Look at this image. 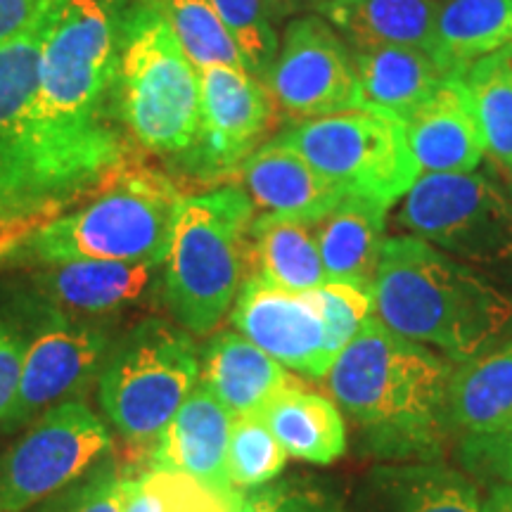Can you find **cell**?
I'll return each mask as SVG.
<instances>
[{"instance_id":"obj_6","label":"cell","mask_w":512,"mask_h":512,"mask_svg":"<svg viewBox=\"0 0 512 512\" xmlns=\"http://www.w3.org/2000/svg\"><path fill=\"white\" fill-rule=\"evenodd\" d=\"M183 195L159 171L126 169L81 209L53 216L22 242L38 264H164Z\"/></svg>"},{"instance_id":"obj_43","label":"cell","mask_w":512,"mask_h":512,"mask_svg":"<svg viewBox=\"0 0 512 512\" xmlns=\"http://www.w3.org/2000/svg\"><path fill=\"white\" fill-rule=\"evenodd\" d=\"M510 181H512V174H510Z\"/></svg>"},{"instance_id":"obj_30","label":"cell","mask_w":512,"mask_h":512,"mask_svg":"<svg viewBox=\"0 0 512 512\" xmlns=\"http://www.w3.org/2000/svg\"><path fill=\"white\" fill-rule=\"evenodd\" d=\"M245 494L223 491L181 472L147 467L126 486L124 512H238Z\"/></svg>"},{"instance_id":"obj_11","label":"cell","mask_w":512,"mask_h":512,"mask_svg":"<svg viewBox=\"0 0 512 512\" xmlns=\"http://www.w3.org/2000/svg\"><path fill=\"white\" fill-rule=\"evenodd\" d=\"M114 342L110 320L69 316L36 299L15 411L5 432L29 425L64 401L81 399Z\"/></svg>"},{"instance_id":"obj_2","label":"cell","mask_w":512,"mask_h":512,"mask_svg":"<svg viewBox=\"0 0 512 512\" xmlns=\"http://www.w3.org/2000/svg\"><path fill=\"white\" fill-rule=\"evenodd\" d=\"M453 363L370 316L339 351L323 382L363 446L384 460H437L453 437L448 382Z\"/></svg>"},{"instance_id":"obj_25","label":"cell","mask_w":512,"mask_h":512,"mask_svg":"<svg viewBox=\"0 0 512 512\" xmlns=\"http://www.w3.org/2000/svg\"><path fill=\"white\" fill-rule=\"evenodd\" d=\"M247 275L280 290L311 292L328 283L316 240V223L283 214H264L249 228Z\"/></svg>"},{"instance_id":"obj_9","label":"cell","mask_w":512,"mask_h":512,"mask_svg":"<svg viewBox=\"0 0 512 512\" xmlns=\"http://www.w3.org/2000/svg\"><path fill=\"white\" fill-rule=\"evenodd\" d=\"M275 140L297 150L337 188L387 207L401 200L420 176L403 121L366 107L294 121Z\"/></svg>"},{"instance_id":"obj_38","label":"cell","mask_w":512,"mask_h":512,"mask_svg":"<svg viewBox=\"0 0 512 512\" xmlns=\"http://www.w3.org/2000/svg\"><path fill=\"white\" fill-rule=\"evenodd\" d=\"M27 339V325L0 318V430L8 427L10 415L15 411Z\"/></svg>"},{"instance_id":"obj_21","label":"cell","mask_w":512,"mask_h":512,"mask_svg":"<svg viewBox=\"0 0 512 512\" xmlns=\"http://www.w3.org/2000/svg\"><path fill=\"white\" fill-rule=\"evenodd\" d=\"M361 107L406 121L446 79H458L441 67L430 50L408 46L351 48Z\"/></svg>"},{"instance_id":"obj_16","label":"cell","mask_w":512,"mask_h":512,"mask_svg":"<svg viewBox=\"0 0 512 512\" xmlns=\"http://www.w3.org/2000/svg\"><path fill=\"white\" fill-rule=\"evenodd\" d=\"M31 275L36 299L69 316L110 320L162 299L164 264L126 261H60Z\"/></svg>"},{"instance_id":"obj_31","label":"cell","mask_w":512,"mask_h":512,"mask_svg":"<svg viewBox=\"0 0 512 512\" xmlns=\"http://www.w3.org/2000/svg\"><path fill=\"white\" fill-rule=\"evenodd\" d=\"M197 72L209 67L247 69L211 0H155Z\"/></svg>"},{"instance_id":"obj_24","label":"cell","mask_w":512,"mask_h":512,"mask_svg":"<svg viewBox=\"0 0 512 512\" xmlns=\"http://www.w3.org/2000/svg\"><path fill=\"white\" fill-rule=\"evenodd\" d=\"M453 437H482L512 427V342L453 368L448 382Z\"/></svg>"},{"instance_id":"obj_27","label":"cell","mask_w":512,"mask_h":512,"mask_svg":"<svg viewBox=\"0 0 512 512\" xmlns=\"http://www.w3.org/2000/svg\"><path fill=\"white\" fill-rule=\"evenodd\" d=\"M287 456L311 465H332L347 453V422L328 396L302 382L275 396L261 413Z\"/></svg>"},{"instance_id":"obj_4","label":"cell","mask_w":512,"mask_h":512,"mask_svg":"<svg viewBox=\"0 0 512 512\" xmlns=\"http://www.w3.org/2000/svg\"><path fill=\"white\" fill-rule=\"evenodd\" d=\"M254 204L226 185L183 197L162 271V302L190 335L207 337L233 309L247 278Z\"/></svg>"},{"instance_id":"obj_13","label":"cell","mask_w":512,"mask_h":512,"mask_svg":"<svg viewBox=\"0 0 512 512\" xmlns=\"http://www.w3.org/2000/svg\"><path fill=\"white\" fill-rule=\"evenodd\" d=\"M60 5L22 36L0 46V233L34 230L46 223L36 200L31 102L43 41Z\"/></svg>"},{"instance_id":"obj_34","label":"cell","mask_w":512,"mask_h":512,"mask_svg":"<svg viewBox=\"0 0 512 512\" xmlns=\"http://www.w3.org/2000/svg\"><path fill=\"white\" fill-rule=\"evenodd\" d=\"M128 479L131 475L121 470L110 453L74 484L64 486L27 512H124Z\"/></svg>"},{"instance_id":"obj_36","label":"cell","mask_w":512,"mask_h":512,"mask_svg":"<svg viewBox=\"0 0 512 512\" xmlns=\"http://www.w3.org/2000/svg\"><path fill=\"white\" fill-rule=\"evenodd\" d=\"M238 512H344V503L320 479L287 477L247 491Z\"/></svg>"},{"instance_id":"obj_22","label":"cell","mask_w":512,"mask_h":512,"mask_svg":"<svg viewBox=\"0 0 512 512\" xmlns=\"http://www.w3.org/2000/svg\"><path fill=\"white\" fill-rule=\"evenodd\" d=\"M389 207L361 195H344L316 221V240L328 280L373 290Z\"/></svg>"},{"instance_id":"obj_20","label":"cell","mask_w":512,"mask_h":512,"mask_svg":"<svg viewBox=\"0 0 512 512\" xmlns=\"http://www.w3.org/2000/svg\"><path fill=\"white\" fill-rule=\"evenodd\" d=\"M200 356V382L233 418L261 415L275 396L299 382L273 356L233 330L211 335Z\"/></svg>"},{"instance_id":"obj_19","label":"cell","mask_w":512,"mask_h":512,"mask_svg":"<svg viewBox=\"0 0 512 512\" xmlns=\"http://www.w3.org/2000/svg\"><path fill=\"white\" fill-rule=\"evenodd\" d=\"M240 181L254 207L316 223L347 192L320 176L290 145L271 140L242 164Z\"/></svg>"},{"instance_id":"obj_32","label":"cell","mask_w":512,"mask_h":512,"mask_svg":"<svg viewBox=\"0 0 512 512\" xmlns=\"http://www.w3.org/2000/svg\"><path fill=\"white\" fill-rule=\"evenodd\" d=\"M287 465L285 448L261 415L233 418L228 441V477L238 491H254L275 482Z\"/></svg>"},{"instance_id":"obj_1","label":"cell","mask_w":512,"mask_h":512,"mask_svg":"<svg viewBox=\"0 0 512 512\" xmlns=\"http://www.w3.org/2000/svg\"><path fill=\"white\" fill-rule=\"evenodd\" d=\"M121 15L119 0H62L43 41L31 155L46 219L128 166L126 143L112 124Z\"/></svg>"},{"instance_id":"obj_3","label":"cell","mask_w":512,"mask_h":512,"mask_svg":"<svg viewBox=\"0 0 512 512\" xmlns=\"http://www.w3.org/2000/svg\"><path fill=\"white\" fill-rule=\"evenodd\" d=\"M375 318L396 335L470 361L512 323V297L418 235L387 238L373 280Z\"/></svg>"},{"instance_id":"obj_37","label":"cell","mask_w":512,"mask_h":512,"mask_svg":"<svg viewBox=\"0 0 512 512\" xmlns=\"http://www.w3.org/2000/svg\"><path fill=\"white\" fill-rule=\"evenodd\" d=\"M460 463L484 484H512V427L482 437L460 439Z\"/></svg>"},{"instance_id":"obj_35","label":"cell","mask_w":512,"mask_h":512,"mask_svg":"<svg viewBox=\"0 0 512 512\" xmlns=\"http://www.w3.org/2000/svg\"><path fill=\"white\" fill-rule=\"evenodd\" d=\"M325 320L328 335V354L335 361L339 351L361 332L373 313V290L354 283L328 280L318 290H311Z\"/></svg>"},{"instance_id":"obj_12","label":"cell","mask_w":512,"mask_h":512,"mask_svg":"<svg viewBox=\"0 0 512 512\" xmlns=\"http://www.w3.org/2000/svg\"><path fill=\"white\" fill-rule=\"evenodd\" d=\"M273 119L275 102L264 81L247 69H204L195 143L174 164L197 181H228L259 150Z\"/></svg>"},{"instance_id":"obj_8","label":"cell","mask_w":512,"mask_h":512,"mask_svg":"<svg viewBox=\"0 0 512 512\" xmlns=\"http://www.w3.org/2000/svg\"><path fill=\"white\" fill-rule=\"evenodd\" d=\"M396 223L512 290V192L486 171L418 176Z\"/></svg>"},{"instance_id":"obj_29","label":"cell","mask_w":512,"mask_h":512,"mask_svg":"<svg viewBox=\"0 0 512 512\" xmlns=\"http://www.w3.org/2000/svg\"><path fill=\"white\" fill-rule=\"evenodd\" d=\"M463 81L486 152L498 169L512 174V46L470 64Z\"/></svg>"},{"instance_id":"obj_5","label":"cell","mask_w":512,"mask_h":512,"mask_svg":"<svg viewBox=\"0 0 512 512\" xmlns=\"http://www.w3.org/2000/svg\"><path fill=\"white\" fill-rule=\"evenodd\" d=\"M114 98L121 124L143 150L178 162L195 143L200 72L155 0L121 15Z\"/></svg>"},{"instance_id":"obj_10","label":"cell","mask_w":512,"mask_h":512,"mask_svg":"<svg viewBox=\"0 0 512 512\" xmlns=\"http://www.w3.org/2000/svg\"><path fill=\"white\" fill-rule=\"evenodd\" d=\"M114 448L107 422L74 399L29 422L0 453V512H27L93 470Z\"/></svg>"},{"instance_id":"obj_14","label":"cell","mask_w":512,"mask_h":512,"mask_svg":"<svg viewBox=\"0 0 512 512\" xmlns=\"http://www.w3.org/2000/svg\"><path fill=\"white\" fill-rule=\"evenodd\" d=\"M264 83L275 107L294 121L330 117L361 107L351 50L320 15L294 17L287 24L278 57Z\"/></svg>"},{"instance_id":"obj_18","label":"cell","mask_w":512,"mask_h":512,"mask_svg":"<svg viewBox=\"0 0 512 512\" xmlns=\"http://www.w3.org/2000/svg\"><path fill=\"white\" fill-rule=\"evenodd\" d=\"M233 415L197 382L150 453V467L181 472L216 489L233 491L228 477V441ZM238 491V489H235Z\"/></svg>"},{"instance_id":"obj_15","label":"cell","mask_w":512,"mask_h":512,"mask_svg":"<svg viewBox=\"0 0 512 512\" xmlns=\"http://www.w3.org/2000/svg\"><path fill=\"white\" fill-rule=\"evenodd\" d=\"M230 323L235 332L294 373L323 380L332 366L323 311L311 292L280 290L259 275H247L230 311Z\"/></svg>"},{"instance_id":"obj_23","label":"cell","mask_w":512,"mask_h":512,"mask_svg":"<svg viewBox=\"0 0 512 512\" xmlns=\"http://www.w3.org/2000/svg\"><path fill=\"white\" fill-rule=\"evenodd\" d=\"M368 512H482L475 479L441 460L382 465L368 486Z\"/></svg>"},{"instance_id":"obj_33","label":"cell","mask_w":512,"mask_h":512,"mask_svg":"<svg viewBox=\"0 0 512 512\" xmlns=\"http://www.w3.org/2000/svg\"><path fill=\"white\" fill-rule=\"evenodd\" d=\"M211 5L238 46L247 72L264 81L280 50L275 19L266 0H211Z\"/></svg>"},{"instance_id":"obj_7","label":"cell","mask_w":512,"mask_h":512,"mask_svg":"<svg viewBox=\"0 0 512 512\" xmlns=\"http://www.w3.org/2000/svg\"><path fill=\"white\" fill-rule=\"evenodd\" d=\"M195 339L164 318L138 320L117 337L98 375V401L119 437L152 448L200 382Z\"/></svg>"},{"instance_id":"obj_41","label":"cell","mask_w":512,"mask_h":512,"mask_svg":"<svg viewBox=\"0 0 512 512\" xmlns=\"http://www.w3.org/2000/svg\"><path fill=\"white\" fill-rule=\"evenodd\" d=\"M268 8H271V15L273 19H283V17H290V15H299V12H304L306 8H313V5L323 3V0H266Z\"/></svg>"},{"instance_id":"obj_17","label":"cell","mask_w":512,"mask_h":512,"mask_svg":"<svg viewBox=\"0 0 512 512\" xmlns=\"http://www.w3.org/2000/svg\"><path fill=\"white\" fill-rule=\"evenodd\" d=\"M403 126L425 174H465L482 164L484 138L463 79H446Z\"/></svg>"},{"instance_id":"obj_26","label":"cell","mask_w":512,"mask_h":512,"mask_svg":"<svg viewBox=\"0 0 512 512\" xmlns=\"http://www.w3.org/2000/svg\"><path fill=\"white\" fill-rule=\"evenodd\" d=\"M441 0H323V19L356 46H434ZM434 55V53H432Z\"/></svg>"},{"instance_id":"obj_28","label":"cell","mask_w":512,"mask_h":512,"mask_svg":"<svg viewBox=\"0 0 512 512\" xmlns=\"http://www.w3.org/2000/svg\"><path fill=\"white\" fill-rule=\"evenodd\" d=\"M512 46V0H441L432 53L451 76Z\"/></svg>"},{"instance_id":"obj_42","label":"cell","mask_w":512,"mask_h":512,"mask_svg":"<svg viewBox=\"0 0 512 512\" xmlns=\"http://www.w3.org/2000/svg\"><path fill=\"white\" fill-rule=\"evenodd\" d=\"M29 230H10V233H0V261L10 259L12 252H19L22 242L27 240Z\"/></svg>"},{"instance_id":"obj_39","label":"cell","mask_w":512,"mask_h":512,"mask_svg":"<svg viewBox=\"0 0 512 512\" xmlns=\"http://www.w3.org/2000/svg\"><path fill=\"white\" fill-rule=\"evenodd\" d=\"M62 0H0V46L22 36Z\"/></svg>"},{"instance_id":"obj_40","label":"cell","mask_w":512,"mask_h":512,"mask_svg":"<svg viewBox=\"0 0 512 512\" xmlns=\"http://www.w3.org/2000/svg\"><path fill=\"white\" fill-rule=\"evenodd\" d=\"M482 512H512V484L491 486L482 503Z\"/></svg>"}]
</instances>
